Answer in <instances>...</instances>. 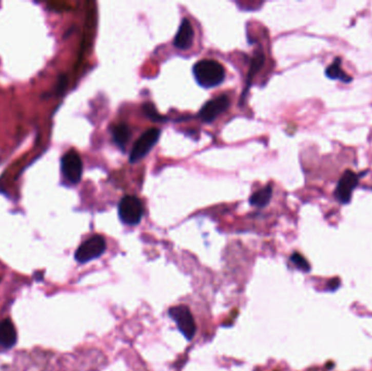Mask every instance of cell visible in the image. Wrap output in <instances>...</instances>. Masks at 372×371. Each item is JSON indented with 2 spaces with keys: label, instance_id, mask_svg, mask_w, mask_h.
<instances>
[{
  "label": "cell",
  "instance_id": "1",
  "mask_svg": "<svg viewBox=\"0 0 372 371\" xmlns=\"http://www.w3.org/2000/svg\"><path fill=\"white\" fill-rule=\"evenodd\" d=\"M195 80L202 87L211 88L220 85L225 78V70L221 64L211 59L198 61L193 67Z\"/></svg>",
  "mask_w": 372,
  "mask_h": 371
},
{
  "label": "cell",
  "instance_id": "2",
  "mask_svg": "<svg viewBox=\"0 0 372 371\" xmlns=\"http://www.w3.org/2000/svg\"><path fill=\"white\" fill-rule=\"evenodd\" d=\"M107 244L102 235H94L82 243L75 252V261L80 264H86L101 257L106 250Z\"/></svg>",
  "mask_w": 372,
  "mask_h": 371
},
{
  "label": "cell",
  "instance_id": "3",
  "mask_svg": "<svg viewBox=\"0 0 372 371\" xmlns=\"http://www.w3.org/2000/svg\"><path fill=\"white\" fill-rule=\"evenodd\" d=\"M144 215L142 201L136 196H124L119 202V217L128 226L139 225Z\"/></svg>",
  "mask_w": 372,
  "mask_h": 371
},
{
  "label": "cell",
  "instance_id": "4",
  "mask_svg": "<svg viewBox=\"0 0 372 371\" xmlns=\"http://www.w3.org/2000/svg\"><path fill=\"white\" fill-rule=\"evenodd\" d=\"M61 172L63 177L71 184H77L83 174V162H82L80 154L70 150L61 158Z\"/></svg>",
  "mask_w": 372,
  "mask_h": 371
},
{
  "label": "cell",
  "instance_id": "5",
  "mask_svg": "<svg viewBox=\"0 0 372 371\" xmlns=\"http://www.w3.org/2000/svg\"><path fill=\"white\" fill-rule=\"evenodd\" d=\"M169 314L177 323L179 330L183 333V336L187 340H192L195 336L196 326L193 314L190 312L187 306L184 305L174 306V307H172L169 310Z\"/></svg>",
  "mask_w": 372,
  "mask_h": 371
},
{
  "label": "cell",
  "instance_id": "6",
  "mask_svg": "<svg viewBox=\"0 0 372 371\" xmlns=\"http://www.w3.org/2000/svg\"><path fill=\"white\" fill-rule=\"evenodd\" d=\"M160 134V129L153 127L147 129L143 135H141L131 151L130 162H138L143 159L152 150V147L157 144Z\"/></svg>",
  "mask_w": 372,
  "mask_h": 371
},
{
  "label": "cell",
  "instance_id": "7",
  "mask_svg": "<svg viewBox=\"0 0 372 371\" xmlns=\"http://www.w3.org/2000/svg\"><path fill=\"white\" fill-rule=\"evenodd\" d=\"M230 107V99L228 96H219L214 99H211L203 106L199 111V118L203 120V122L210 123L219 117L221 114Z\"/></svg>",
  "mask_w": 372,
  "mask_h": 371
},
{
  "label": "cell",
  "instance_id": "8",
  "mask_svg": "<svg viewBox=\"0 0 372 371\" xmlns=\"http://www.w3.org/2000/svg\"><path fill=\"white\" fill-rule=\"evenodd\" d=\"M359 180V175L355 174L353 171H346L342 175L339 181V184L335 190V197L342 203L349 202L351 198V194L354 189L357 187Z\"/></svg>",
  "mask_w": 372,
  "mask_h": 371
},
{
  "label": "cell",
  "instance_id": "9",
  "mask_svg": "<svg viewBox=\"0 0 372 371\" xmlns=\"http://www.w3.org/2000/svg\"><path fill=\"white\" fill-rule=\"evenodd\" d=\"M194 41V30L193 26L187 18H184L180 25V29L174 37V46L179 49H188L193 45Z\"/></svg>",
  "mask_w": 372,
  "mask_h": 371
},
{
  "label": "cell",
  "instance_id": "10",
  "mask_svg": "<svg viewBox=\"0 0 372 371\" xmlns=\"http://www.w3.org/2000/svg\"><path fill=\"white\" fill-rule=\"evenodd\" d=\"M17 340L14 324L10 318H6L0 322V347L11 348Z\"/></svg>",
  "mask_w": 372,
  "mask_h": 371
},
{
  "label": "cell",
  "instance_id": "11",
  "mask_svg": "<svg viewBox=\"0 0 372 371\" xmlns=\"http://www.w3.org/2000/svg\"><path fill=\"white\" fill-rule=\"evenodd\" d=\"M112 138L114 143L119 146L122 151H124V148L128 145L130 138H131V129L130 127L124 124H116L112 127Z\"/></svg>",
  "mask_w": 372,
  "mask_h": 371
},
{
  "label": "cell",
  "instance_id": "12",
  "mask_svg": "<svg viewBox=\"0 0 372 371\" xmlns=\"http://www.w3.org/2000/svg\"><path fill=\"white\" fill-rule=\"evenodd\" d=\"M271 197H272V188H271V185H267L266 188L259 190L256 193H253L249 198V202L252 206L262 208L268 205V203L270 202Z\"/></svg>",
  "mask_w": 372,
  "mask_h": 371
},
{
  "label": "cell",
  "instance_id": "13",
  "mask_svg": "<svg viewBox=\"0 0 372 371\" xmlns=\"http://www.w3.org/2000/svg\"><path fill=\"white\" fill-rule=\"evenodd\" d=\"M326 77L332 79V80H341L343 82H350L351 78L343 71L341 67V60L337 59L331 66H329L325 70Z\"/></svg>",
  "mask_w": 372,
  "mask_h": 371
},
{
  "label": "cell",
  "instance_id": "14",
  "mask_svg": "<svg viewBox=\"0 0 372 371\" xmlns=\"http://www.w3.org/2000/svg\"><path fill=\"white\" fill-rule=\"evenodd\" d=\"M291 261L294 263V265H295L298 269H301L302 271L307 272V271H309V270H310V266H309V264H308V262L306 261V259H305V258H304L301 254H297V253L293 254V255H292V257H291Z\"/></svg>",
  "mask_w": 372,
  "mask_h": 371
},
{
  "label": "cell",
  "instance_id": "15",
  "mask_svg": "<svg viewBox=\"0 0 372 371\" xmlns=\"http://www.w3.org/2000/svg\"><path fill=\"white\" fill-rule=\"evenodd\" d=\"M264 61H265V58H264V55H262L261 53L255 55V58L252 59L250 71H249V74H248V83L250 82V80H251L253 74H255L256 72H258V70L262 67V64H264Z\"/></svg>",
  "mask_w": 372,
  "mask_h": 371
},
{
  "label": "cell",
  "instance_id": "16",
  "mask_svg": "<svg viewBox=\"0 0 372 371\" xmlns=\"http://www.w3.org/2000/svg\"><path fill=\"white\" fill-rule=\"evenodd\" d=\"M144 110L146 115L152 119V120H161V117L157 114V111L155 110V107L152 106V104H146L144 106Z\"/></svg>",
  "mask_w": 372,
  "mask_h": 371
}]
</instances>
